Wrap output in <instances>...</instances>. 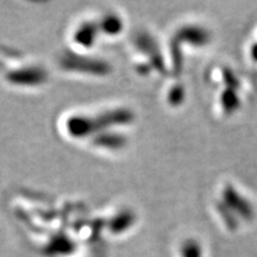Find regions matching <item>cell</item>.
Wrapping results in <instances>:
<instances>
[{
    "mask_svg": "<svg viewBox=\"0 0 257 257\" xmlns=\"http://www.w3.org/2000/svg\"><path fill=\"white\" fill-rule=\"evenodd\" d=\"M185 257H198L199 256V248L198 246L193 245V244H188L187 246H185Z\"/></svg>",
    "mask_w": 257,
    "mask_h": 257,
    "instance_id": "1",
    "label": "cell"
}]
</instances>
